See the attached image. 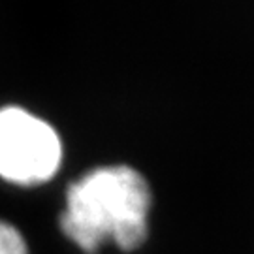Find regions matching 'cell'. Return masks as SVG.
<instances>
[{
	"instance_id": "6da1fadb",
	"label": "cell",
	"mask_w": 254,
	"mask_h": 254,
	"mask_svg": "<svg viewBox=\"0 0 254 254\" xmlns=\"http://www.w3.org/2000/svg\"><path fill=\"white\" fill-rule=\"evenodd\" d=\"M153 192L128 164L98 166L73 179L64 192L61 232L85 254L113 245L132 253L147 241Z\"/></svg>"
},
{
	"instance_id": "7a4b0ae2",
	"label": "cell",
	"mask_w": 254,
	"mask_h": 254,
	"mask_svg": "<svg viewBox=\"0 0 254 254\" xmlns=\"http://www.w3.org/2000/svg\"><path fill=\"white\" fill-rule=\"evenodd\" d=\"M63 156V137L49 121L21 106L0 108V179L27 189L49 183Z\"/></svg>"
},
{
	"instance_id": "3957f363",
	"label": "cell",
	"mask_w": 254,
	"mask_h": 254,
	"mask_svg": "<svg viewBox=\"0 0 254 254\" xmlns=\"http://www.w3.org/2000/svg\"><path fill=\"white\" fill-rule=\"evenodd\" d=\"M0 254H30L23 232L15 224L0 218Z\"/></svg>"
}]
</instances>
